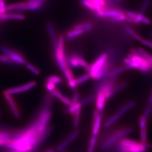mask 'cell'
I'll list each match as a JSON object with an SVG mask.
<instances>
[{
  "label": "cell",
  "mask_w": 152,
  "mask_h": 152,
  "mask_svg": "<svg viewBox=\"0 0 152 152\" xmlns=\"http://www.w3.org/2000/svg\"><path fill=\"white\" fill-rule=\"evenodd\" d=\"M45 104L29 126L16 134L10 139L3 140L9 150L5 152H31L38 147L50 133L48 126L51 118L50 96L45 98Z\"/></svg>",
  "instance_id": "6da1fadb"
},
{
  "label": "cell",
  "mask_w": 152,
  "mask_h": 152,
  "mask_svg": "<svg viewBox=\"0 0 152 152\" xmlns=\"http://www.w3.org/2000/svg\"><path fill=\"white\" fill-rule=\"evenodd\" d=\"M114 144L116 152H145L152 147L150 144L136 142L124 138H121L119 142Z\"/></svg>",
  "instance_id": "7a4b0ae2"
},
{
  "label": "cell",
  "mask_w": 152,
  "mask_h": 152,
  "mask_svg": "<svg viewBox=\"0 0 152 152\" xmlns=\"http://www.w3.org/2000/svg\"><path fill=\"white\" fill-rule=\"evenodd\" d=\"M108 59L107 54L103 53L96 59L94 63L88 65V66L85 69L87 72H89L91 78L95 79L96 75L102 71Z\"/></svg>",
  "instance_id": "3957f363"
},
{
  "label": "cell",
  "mask_w": 152,
  "mask_h": 152,
  "mask_svg": "<svg viewBox=\"0 0 152 152\" xmlns=\"http://www.w3.org/2000/svg\"><path fill=\"white\" fill-rule=\"evenodd\" d=\"M46 0H28V1L16 4L17 12H26L28 10L39 12L42 10Z\"/></svg>",
  "instance_id": "277c9868"
},
{
  "label": "cell",
  "mask_w": 152,
  "mask_h": 152,
  "mask_svg": "<svg viewBox=\"0 0 152 152\" xmlns=\"http://www.w3.org/2000/svg\"><path fill=\"white\" fill-rule=\"evenodd\" d=\"M65 39L63 36L59 37L58 39V46L57 49L55 50V57L59 67L62 72H64L68 69L66 63V57L64 51Z\"/></svg>",
  "instance_id": "5b68a950"
},
{
  "label": "cell",
  "mask_w": 152,
  "mask_h": 152,
  "mask_svg": "<svg viewBox=\"0 0 152 152\" xmlns=\"http://www.w3.org/2000/svg\"><path fill=\"white\" fill-rule=\"evenodd\" d=\"M127 57L129 58L132 62L139 65L140 72L146 73L152 69V65L138 54L137 49H132Z\"/></svg>",
  "instance_id": "8992f818"
},
{
  "label": "cell",
  "mask_w": 152,
  "mask_h": 152,
  "mask_svg": "<svg viewBox=\"0 0 152 152\" xmlns=\"http://www.w3.org/2000/svg\"><path fill=\"white\" fill-rule=\"evenodd\" d=\"M116 81V77L106 78L102 79V82L98 84L96 87L95 91L96 94H103L105 97L106 95L115 87Z\"/></svg>",
  "instance_id": "52a82bcc"
},
{
  "label": "cell",
  "mask_w": 152,
  "mask_h": 152,
  "mask_svg": "<svg viewBox=\"0 0 152 152\" xmlns=\"http://www.w3.org/2000/svg\"><path fill=\"white\" fill-rule=\"evenodd\" d=\"M132 131L133 129L132 128H127L117 132L102 144L101 148L102 150L106 149L116 143L117 141L120 140L122 138H123L124 136L132 132Z\"/></svg>",
  "instance_id": "ba28073f"
},
{
  "label": "cell",
  "mask_w": 152,
  "mask_h": 152,
  "mask_svg": "<svg viewBox=\"0 0 152 152\" xmlns=\"http://www.w3.org/2000/svg\"><path fill=\"white\" fill-rule=\"evenodd\" d=\"M67 66L71 68H83L86 69L89 64L84 59L77 55H72L66 59ZM69 68V67H68Z\"/></svg>",
  "instance_id": "9c48e42d"
},
{
  "label": "cell",
  "mask_w": 152,
  "mask_h": 152,
  "mask_svg": "<svg viewBox=\"0 0 152 152\" xmlns=\"http://www.w3.org/2000/svg\"><path fill=\"white\" fill-rule=\"evenodd\" d=\"M36 85H37V82L36 81H31L29 82L28 83L20 87L12 88L10 89H7L4 92L10 95L21 93L23 92H27L28 91L33 89L36 86Z\"/></svg>",
  "instance_id": "30bf717a"
},
{
  "label": "cell",
  "mask_w": 152,
  "mask_h": 152,
  "mask_svg": "<svg viewBox=\"0 0 152 152\" xmlns=\"http://www.w3.org/2000/svg\"><path fill=\"white\" fill-rule=\"evenodd\" d=\"M4 98L6 99V101H7L9 103L10 107L12 109V112L13 113V115H15V118L18 119H20L21 118V114L19 111L16 103L13 100V98H12L11 95H9L8 94L4 92Z\"/></svg>",
  "instance_id": "8fae6325"
},
{
  "label": "cell",
  "mask_w": 152,
  "mask_h": 152,
  "mask_svg": "<svg viewBox=\"0 0 152 152\" xmlns=\"http://www.w3.org/2000/svg\"><path fill=\"white\" fill-rule=\"evenodd\" d=\"M79 134V131L76 130L74 132H72L69 136L66 139H65V140L63 141V142H62L60 145L56 148V150L58 152H62L63 150L65 149V148H66V147L68 146V145L69 144L73 141L75 140L77 136Z\"/></svg>",
  "instance_id": "7c38bea8"
},
{
  "label": "cell",
  "mask_w": 152,
  "mask_h": 152,
  "mask_svg": "<svg viewBox=\"0 0 152 152\" xmlns=\"http://www.w3.org/2000/svg\"><path fill=\"white\" fill-rule=\"evenodd\" d=\"M102 115L99 114V112L97 110L95 111L94 113V125L93 130H92V134L98 135L99 132L100 127H101V123H102Z\"/></svg>",
  "instance_id": "4fadbf2b"
},
{
  "label": "cell",
  "mask_w": 152,
  "mask_h": 152,
  "mask_svg": "<svg viewBox=\"0 0 152 152\" xmlns=\"http://www.w3.org/2000/svg\"><path fill=\"white\" fill-rule=\"evenodd\" d=\"M47 29L51 39L52 44L53 45V48L55 50H56L58 46V40L56 37V34L55 32L54 28L53 25L50 22L47 23Z\"/></svg>",
  "instance_id": "5bb4252c"
},
{
  "label": "cell",
  "mask_w": 152,
  "mask_h": 152,
  "mask_svg": "<svg viewBox=\"0 0 152 152\" xmlns=\"http://www.w3.org/2000/svg\"><path fill=\"white\" fill-rule=\"evenodd\" d=\"M126 15L128 17H131L137 20L140 23H143L144 24L149 25L151 23V21L149 19L144 16V15H141L139 13H136L134 12H129L126 13Z\"/></svg>",
  "instance_id": "9a60e30c"
},
{
  "label": "cell",
  "mask_w": 152,
  "mask_h": 152,
  "mask_svg": "<svg viewBox=\"0 0 152 152\" xmlns=\"http://www.w3.org/2000/svg\"><path fill=\"white\" fill-rule=\"evenodd\" d=\"M125 13L121 10H103L101 13H98L97 15L100 18L109 17L110 18L113 17H116L122 15H125Z\"/></svg>",
  "instance_id": "2e32d148"
},
{
  "label": "cell",
  "mask_w": 152,
  "mask_h": 152,
  "mask_svg": "<svg viewBox=\"0 0 152 152\" xmlns=\"http://www.w3.org/2000/svg\"><path fill=\"white\" fill-rule=\"evenodd\" d=\"M1 22L7 20H23L25 19L23 15L19 13H0Z\"/></svg>",
  "instance_id": "e0dca14e"
},
{
  "label": "cell",
  "mask_w": 152,
  "mask_h": 152,
  "mask_svg": "<svg viewBox=\"0 0 152 152\" xmlns=\"http://www.w3.org/2000/svg\"><path fill=\"white\" fill-rule=\"evenodd\" d=\"M106 102L105 96L101 93L96 94V106L97 110L100 113L103 111Z\"/></svg>",
  "instance_id": "ac0fdd59"
},
{
  "label": "cell",
  "mask_w": 152,
  "mask_h": 152,
  "mask_svg": "<svg viewBox=\"0 0 152 152\" xmlns=\"http://www.w3.org/2000/svg\"><path fill=\"white\" fill-rule=\"evenodd\" d=\"M93 28V25L91 23H82L76 25L74 26L73 29L81 30L84 33H87L90 32Z\"/></svg>",
  "instance_id": "d6986e66"
},
{
  "label": "cell",
  "mask_w": 152,
  "mask_h": 152,
  "mask_svg": "<svg viewBox=\"0 0 152 152\" xmlns=\"http://www.w3.org/2000/svg\"><path fill=\"white\" fill-rule=\"evenodd\" d=\"M83 34L84 33L81 30L73 29L72 30L69 31L66 33V39L68 41H70Z\"/></svg>",
  "instance_id": "ffe728a7"
},
{
  "label": "cell",
  "mask_w": 152,
  "mask_h": 152,
  "mask_svg": "<svg viewBox=\"0 0 152 152\" xmlns=\"http://www.w3.org/2000/svg\"><path fill=\"white\" fill-rule=\"evenodd\" d=\"M9 57L16 64L26 65L27 64L26 60L23 57V56H22L19 53H18L16 54L12 55V56H9Z\"/></svg>",
  "instance_id": "44dd1931"
},
{
  "label": "cell",
  "mask_w": 152,
  "mask_h": 152,
  "mask_svg": "<svg viewBox=\"0 0 152 152\" xmlns=\"http://www.w3.org/2000/svg\"><path fill=\"white\" fill-rule=\"evenodd\" d=\"M138 53L142 57L145 59L147 62H149L152 66V55L150 54V53H148V52L145 50L144 49L142 48H138L137 49Z\"/></svg>",
  "instance_id": "7402d4cb"
},
{
  "label": "cell",
  "mask_w": 152,
  "mask_h": 152,
  "mask_svg": "<svg viewBox=\"0 0 152 152\" xmlns=\"http://www.w3.org/2000/svg\"><path fill=\"white\" fill-rule=\"evenodd\" d=\"M125 70H126V69H125V66L116 68L115 69H114L113 70L110 71L108 73L106 78L116 77V76H117L118 75H120L121 73H123L124 72H125Z\"/></svg>",
  "instance_id": "603a6c76"
},
{
  "label": "cell",
  "mask_w": 152,
  "mask_h": 152,
  "mask_svg": "<svg viewBox=\"0 0 152 152\" xmlns=\"http://www.w3.org/2000/svg\"><path fill=\"white\" fill-rule=\"evenodd\" d=\"M0 62H1V63L10 65L12 66H15L17 65L12 60V59H10L9 56L4 54L0 56Z\"/></svg>",
  "instance_id": "cb8c5ba5"
},
{
  "label": "cell",
  "mask_w": 152,
  "mask_h": 152,
  "mask_svg": "<svg viewBox=\"0 0 152 152\" xmlns=\"http://www.w3.org/2000/svg\"><path fill=\"white\" fill-rule=\"evenodd\" d=\"M135 102H129V103H126V104L123 106L120 109V110L118 111L117 114L120 116H121L123 115L124 114H125L127 111L133 107L135 105Z\"/></svg>",
  "instance_id": "d4e9b609"
},
{
  "label": "cell",
  "mask_w": 152,
  "mask_h": 152,
  "mask_svg": "<svg viewBox=\"0 0 152 152\" xmlns=\"http://www.w3.org/2000/svg\"><path fill=\"white\" fill-rule=\"evenodd\" d=\"M125 30L126 31V32L128 33L132 37H133L134 39H135V40H137L140 42L142 38L140 36L139 34L136 33L130 27L127 25H126L125 27Z\"/></svg>",
  "instance_id": "484cf974"
},
{
  "label": "cell",
  "mask_w": 152,
  "mask_h": 152,
  "mask_svg": "<svg viewBox=\"0 0 152 152\" xmlns=\"http://www.w3.org/2000/svg\"><path fill=\"white\" fill-rule=\"evenodd\" d=\"M62 82V79L58 76H50L47 78L46 83H52L53 84H59Z\"/></svg>",
  "instance_id": "4316f807"
},
{
  "label": "cell",
  "mask_w": 152,
  "mask_h": 152,
  "mask_svg": "<svg viewBox=\"0 0 152 152\" xmlns=\"http://www.w3.org/2000/svg\"><path fill=\"white\" fill-rule=\"evenodd\" d=\"M81 107L80 106L78 108V109L76 110V112L75 114V117L73 120V126L75 128H77L79 125V119H80V115L81 109Z\"/></svg>",
  "instance_id": "83f0119b"
},
{
  "label": "cell",
  "mask_w": 152,
  "mask_h": 152,
  "mask_svg": "<svg viewBox=\"0 0 152 152\" xmlns=\"http://www.w3.org/2000/svg\"><path fill=\"white\" fill-rule=\"evenodd\" d=\"M91 77L90 76V75H89V73H87V74L83 75L82 76H80L79 77L75 79V82L76 83L77 85H78L83 83L84 82L87 81Z\"/></svg>",
  "instance_id": "f1b7e54d"
},
{
  "label": "cell",
  "mask_w": 152,
  "mask_h": 152,
  "mask_svg": "<svg viewBox=\"0 0 152 152\" xmlns=\"http://www.w3.org/2000/svg\"><path fill=\"white\" fill-rule=\"evenodd\" d=\"M120 116L117 113L115 115H113V116L111 117L110 119H108L104 124V126L105 128H108L109 126H111L116 121L118 120Z\"/></svg>",
  "instance_id": "f546056e"
},
{
  "label": "cell",
  "mask_w": 152,
  "mask_h": 152,
  "mask_svg": "<svg viewBox=\"0 0 152 152\" xmlns=\"http://www.w3.org/2000/svg\"><path fill=\"white\" fill-rule=\"evenodd\" d=\"M80 3L82 6L87 7L91 11L96 12L95 5L92 1H88L86 0H81Z\"/></svg>",
  "instance_id": "4dcf8cb0"
},
{
  "label": "cell",
  "mask_w": 152,
  "mask_h": 152,
  "mask_svg": "<svg viewBox=\"0 0 152 152\" xmlns=\"http://www.w3.org/2000/svg\"><path fill=\"white\" fill-rule=\"evenodd\" d=\"M96 139H97V135L92 134V136L91 138L90 145H89V149L88 150V152H94V148H95L96 144Z\"/></svg>",
  "instance_id": "1f68e13d"
},
{
  "label": "cell",
  "mask_w": 152,
  "mask_h": 152,
  "mask_svg": "<svg viewBox=\"0 0 152 152\" xmlns=\"http://www.w3.org/2000/svg\"><path fill=\"white\" fill-rule=\"evenodd\" d=\"M150 3H151L150 0H144L143 3H142V6L141 7L139 13L142 15H144V13L149 7Z\"/></svg>",
  "instance_id": "d6a6232c"
},
{
  "label": "cell",
  "mask_w": 152,
  "mask_h": 152,
  "mask_svg": "<svg viewBox=\"0 0 152 152\" xmlns=\"http://www.w3.org/2000/svg\"><path fill=\"white\" fill-rule=\"evenodd\" d=\"M81 105L80 104L79 102L76 103V104H72L71 106H69V107L66 110V112L70 114L71 115H75V113L76 112V110L78 109V108L80 107Z\"/></svg>",
  "instance_id": "836d02e7"
},
{
  "label": "cell",
  "mask_w": 152,
  "mask_h": 152,
  "mask_svg": "<svg viewBox=\"0 0 152 152\" xmlns=\"http://www.w3.org/2000/svg\"><path fill=\"white\" fill-rule=\"evenodd\" d=\"M63 72L64 75L68 82H70L71 81L75 79L73 73L72 72V71L69 69V68Z\"/></svg>",
  "instance_id": "e575fe53"
},
{
  "label": "cell",
  "mask_w": 152,
  "mask_h": 152,
  "mask_svg": "<svg viewBox=\"0 0 152 152\" xmlns=\"http://www.w3.org/2000/svg\"><path fill=\"white\" fill-rule=\"evenodd\" d=\"M96 99V98L95 96L91 95V96H90L84 98V99H82V101H81L79 103L81 105V106H83L91 102H93Z\"/></svg>",
  "instance_id": "d590c367"
},
{
  "label": "cell",
  "mask_w": 152,
  "mask_h": 152,
  "mask_svg": "<svg viewBox=\"0 0 152 152\" xmlns=\"http://www.w3.org/2000/svg\"><path fill=\"white\" fill-rule=\"evenodd\" d=\"M1 50L4 53V55H6L9 56H12V55L16 54L19 53L18 52L13 50L12 49H10V48H6V47H1Z\"/></svg>",
  "instance_id": "8d00e7d4"
},
{
  "label": "cell",
  "mask_w": 152,
  "mask_h": 152,
  "mask_svg": "<svg viewBox=\"0 0 152 152\" xmlns=\"http://www.w3.org/2000/svg\"><path fill=\"white\" fill-rule=\"evenodd\" d=\"M126 86H127V83L126 82H123V83L120 84L118 85H116L115 87L114 88L113 90H112V92L115 95V94L118 93L119 91H120L126 87Z\"/></svg>",
  "instance_id": "74e56055"
},
{
  "label": "cell",
  "mask_w": 152,
  "mask_h": 152,
  "mask_svg": "<svg viewBox=\"0 0 152 152\" xmlns=\"http://www.w3.org/2000/svg\"><path fill=\"white\" fill-rule=\"evenodd\" d=\"M26 67L29 70H30L31 72H33L34 75H40V72L39 70L36 68L35 66H34L33 65H32L31 64H27L26 65Z\"/></svg>",
  "instance_id": "f35d334b"
},
{
  "label": "cell",
  "mask_w": 152,
  "mask_h": 152,
  "mask_svg": "<svg viewBox=\"0 0 152 152\" xmlns=\"http://www.w3.org/2000/svg\"><path fill=\"white\" fill-rule=\"evenodd\" d=\"M126 15H120V16H116V17H113L110 18V21L113 23L115 22H120L125 21Z\"/></svg>",
  "instance_id": "ab89813d"
},
{
  "label": "cell",
  "mask_w": 152,
  "mask_h": 152,
  "mask_svg": "<svg viewBox=\"0 0 152 152\" xmlns=\"http://www.w3.org/2000/svg\"><path fill=\"white\" fill-rule=\"evenodd\" d=\"M50 96L51 97L59 99L63 95L59 90L55 88L54 90L50 92Z\"/></svg>",
  "instance_id": "60d3db41"
},
{
  "label": "cell",
  "mask_w": 152,
  "mask_h": 152,
  "mask_svg": "<svg viewBox=\"0 0 152 152\" xmlns=\"http://www.w3.org/2000/svg\"><path fill=\"white\" fill-rule=\"evenodd\" d=\"M12 137L11 132H0V139L5 140V139H10Z\"/></svg>",
  "instance_id": "b9f144b4"
},
{
  "label": "cell",
  "mask_w": 152,
  "mask_h": 152,
  "mask_svg": "<svg viewBox=\"0 0 152 152\" xmlns=\"http://www.w3.org/2000/svg\"><path fill=\"white\" fill-rule=\"evenodd\" d=\"M147 130L146 129H141L140 139L142 143H146L147 141Z\"/></svg>",
  "instance_id": "7bdbcfd3"
},
{
  "label": "cell",
  "mask_w": 152,
  "mask_h": 152,
  "mask_svg": "<svg viewBox=\"0 0 152 152\" xmlns=\"http://www.w3.org/2000/svg\"><path fill=\"white\" fill-rule=\"evenodd\" d=\"M59 99H60L64 104H65L67 106H69V107L71 106V105L72 104V101H70V99H69L68 98H66V96H61V98Z\"/></svg>",
  "instance_id": "ee69618b"
},
{
  "label": "cell",
  "mask_w": 152,
  "mask_h": 152,
  "mask_svg": "<svg viewBox=\"0 0 152 152\" xmlns=\"http://www.w3.org/2000/svg\"><path fill=\"white\" fill-rule=\"evenodd\" d=\"M147 120L143 116H142L139 120V126L141 129H146Z\"/></svg>",
  "instance_id": "f6af8a7d"
},
{
  "label": "cell",
  "mask_w": 152,
  "mask_h": 152,
  "mask_svg": "<svg viewBox=\"0 0 152 152\" xmlns=\"http://www.w3.org/2000/svg\"><path fill=\"white\" fill-rule=\"evenodd\" d=\"M152 110V106L150 105H148L147 107L145 109V112L144 114V115L143 116L147 120H148L150 114H151V111Z\"/></svg>",
  "instance_id": "bcb514c9"
},
{
  "label": "cell",
  "mask_w": 152,
  "mask_h": 152,
  "mask_svg": "<svg viewBox=\"0 0 152 152\" xmlns=\"http://www.w3.org/2000/svg\"><path fill=\"white\" fill-rule=\"evenodd\" d=\"M140 42L142 43V45H145V46H147L148 48H150L151 49H152V42L151 41L146 40L145 39H141Z\"/></svg>",
  "instance_id": "7dc6e473"
},
{
  "label": "cell",
  "mask_w": 152,
  "mask_h": 152,
  "mask_svg": "<svg viewBox=\"0 0 152 152\" xmlns=\"http://www.w3.org/2000/svg\"><path fill=\"white\" fill-rule=\"evenodd\" d=\"M125 21L128 22L129 23H133V24H135L136 25L140 24V23L137 20H136L135 19L132 18L128 17L127 16H126V17Z\"/></svg>",
  "instance_id": "c3c4849f"
},
{
  "label": "cell",
  "mask_w": 152,
  "mask_h": 152,
  "mask_svg": "<svg viewBox=\"0 0 152 152\" xmlns=\"http://www.w3.org/2000/svg\"><path fill=\"white\" fill-rule=\"evenodd\" d=\"M78 99H79V94L77 92H75L73 95L72 99V104H76L78 103Z\"/></svg>",
  "instance_id": "681fc988"
},
{
  "label": "cell",
  "mask_w": 152,
  "mask_h": 152,
  "mask_svg": "<svg viewBox=\"0 0 152 152\" xmlns=\"http://www.w3.org/2000/svg\"><path fill=\"white\" fill-rule=\"evenodd\" d=\"M46 88L48 91L50 92H52L56 88L55 85L52 83H46Z\"/></svg>",
  "instance_id": "f907efd6"
},
{
  "label": "cell",
  "mask_w": 152,
  "mask_h": 152,
  "mask_svg": "<svg viewBox=\"0 0 152 152\" xmlns=\"http://www.w3.org/2000/svg\"><path fill=\"white\" fill-rule=\"evenodd\" d=\"M75 79L71 81L70 82H68L69 85L72 89H73V90H75L77 88V85H76V83L75 82Z\"/></svg>",
  "instance_id": "816d5d0a"
},
{
  "label": "cell",
  "mask_w": 152,
  "mask_h": 152,
  "mask_svg": "<svg viewBox=\"0 0 152 152\" xmlns=\"http://www.w3.org/2000/svg\"><path fill=\"white\" fill-rule=\"evenodd\" d=\"M148 105L152 106V91L151 92V95L149 96V99L148 101Z\"/></svg>",
  "instance_id": "f5cc1de1"
},
{
  "label": "cell",
  "mask_w": 152,
  "mask_h": 152,
  "mask_svg": "<svg viewBox=\"0 0 152 152\" xmlns=\"http://www.w3.org/2000/svg\"><path fill=\"white\" fill-rule=\"evenodd\" d=\"M5 143H4V141L3 140H1V139H0V146H5Z\"/></svg>",
  "instance_id": "db71d44e"
},
{
  "label": "cell",
  "mask_w": 152,
  "mask_h": 152,
  "mask_svg": "<svg viewBox=\"0 0 152 152\" xmlns=\"http://www.w3.org/2000/svg\"><path fill=\"white\" fill-rule=\"evenodd\" d=\"M43 152H55V150L53 149H50L48 150L47 151Z\"/></svg>",
  "instance_id": "11a10c76"
},
{
  "label": "cell",
  "mask_w": 152,
  "mask_h": 152,
  "mask_svg": "<svg viewBox=\"0 0 152 152\" xmlns=\"http://www.w3.org/2000/svg\"><path fill=\"white\" fill-rule=\"evenodd\" d=\"M0 22H1V15H0Z\"/></svg>",
  "instance_id": "9f6ffc18"
},
{
  "label": "cell",
  "mask_w": 152,
  "mask_h": 152,
  "mask_svg": "<svg viewBox=\"0 0 152 152\" xmlns=\"http://www.w3.org/2000/svg\"><path fill=\"white\" fill-rule=\"evenodd\" d=\"M3 1H4V0H3Z\"/></svg>",
  "instance_id": "6f0895ef"
}]
</instances>
